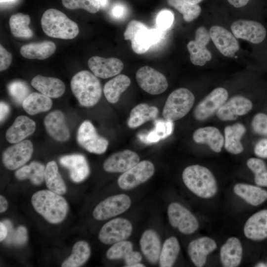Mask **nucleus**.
<instances>
[{"label": "nucleus", "instance_id": "obj_7", "mask_svg": "<svg viewBox=\"0 0 267 267\" xmlns=\"http://www.w3.org/2000/svg\"><path fill=\"white\" fill-rule=\"evenodd\" d=\"M167 213L171 225L183 234H192L199 227L196 218L179 203H171L168 207Z\"/></svg>", "mask_w": 267, "mask_h": 267}, {"label": "nucleus", "instance_id": "obj_27", "mask_svg": "<svg viewBox=\"0 0 267 267\" xmlns=\"http://www.w3.org/2000/svg\"><path fill=\"white\" fill-rule=\"evenodd\" d=\"M243 248L240 241L235 237L229 238L220 249V260L224 267H236L241 263Z\"/></svg>", "mask_w": 267, "mask_h": 267}, {"label": "nucleus", "instance_id": "obj_40", "mask_svg": "<svg viewBox=\"0 0 267 267\" xmlns=\"http://www.w3.org/2000/svg\"><path fill=\"white\" fill-rule=\"evenodd\" d=\"M31 19L27 14L18 13L11 15L9 25L11 32L16 38L29 39L33 35V31L29 27Z\"/></svg>", "mask_w": 267, "mask_h": 267}, {"label": "nucleus", "instance_id": "obj_48", "mask_svg": "<svg viewBox=\"0 0 267 267\" xmlns=\"http://www.w3.org/2000/svg\"><path fill=\"white\" fill-rule=\"evenodd\" d=\"M174 20V16L173 12L167 9H163L157 15L156 23L158 28L164 31L171 27Z\"/></svg>", "mask_w": 267, "mask_h": 267}, {"label": "nucleus", "instance_id": "obj_45", "mask_svg": "<svg viewBox=\"0 0 267 267\" xmlns=\"http://www.w3.org/2000/svg\"><path fill=\"white\" fill-rule=\"evenodd\" d=\"M62 2L68 9L82 8L91 13H96L101 7L97 0H62Z\"/></svg>", "mask_w": 267, "mask_h": 267}, {"label": "nucleus", "instance_id": "obj_38", "mask_svg": "<svg viewBox=\"0 0 267 267\" xmlns=\"http://www.w3.org/2000/svg\"><path fill=\"white\" fill-rule=\"evenodd\" d=\"M90 248L85 241L77 242L73 246L70 256L61 264L62 267H79L84 265L90 255Z\"/></svg>", "mask_w": 267, "mask_h": 267}, {"label": "nucleus", "instance_id": "obj_18", "mask_svg": "<svg viewBox=\"0 0 267 267\" xmlns=\"http://www.w3.org/2000/svg\"><path fill=\"white\" fill-rule=\"evenodd\" d=\"M253 107L252 102L242 96L230 98L219 108L216 114L222 121H234L238 116L246 115Z\"/></svg>", "mask_w": 267, "mask_h": 267}, {"label": "nucleus", "instance_id": "obj_31", "mask_svg": "<svg viewBox=\"0 0 267 267\" xmlns=\"http://www.w3.org/2000/svg\"><path fill=\"white\" fill-rule=\"evenodd\" d=\"M236 195L254 206H259L267 200V191L260 186L238 183L233 187Z\"/></svg>", "mask_w": 267, "mask_h": 267}, {"label": "nucleus", "instance_id": "obj_15", "mask_svg": "<svg viewBox=\"0 0 267 267\" xmlns=\"http://www.w3.org/2000/svg\"><path fill=\"white\" fill-rule=\"evenodd\" d=\"M211 37L209 32L203 26L198 28L195 32V40L187 44L190 53L191 63L195 65L203 66L212 58L210 51L206 45L210 42Z\"/></svg>", "mask_w": 267, "mask_h": 267}, {"label": "nucleus", "instance_id": "obj_56", "mask_svg": "<svg viewBox=\"0 0 267 267\" xmlns=\"http://www.w3.org/2000/svg\"><path fill=\"white\" fill-rule=\"evenodd\" d=\"M7 227L3 222H0V241H2L7 236Z\"/></svg>", "mask_w": 267, "mask_h": 267}, {"label": "nucleus", "instance_id": "obj_1", "mask_svg": "<svg viewBox=\"0 0 267 267\" xmlns=\"http://www.w3.org/2000/svg\"><path fill=\"white\" fill-rule=\"evenodd\" d=\"M31 203L36 211L52 224L63 222L69 210L68 204L65 198L49 189L39 190L34 193Z\"/></svg>", "mask_w": 267, "mask_h": 267}, {"label": "nucleus", "instance_id": "obj_55", "mask_svg": "<svg viewBox=\"0 0 267 267\" xmlns=\"http://www.w3.org/2000/svg\"><path fill=\"white\" fill-rule=\"evenodd\" d=\"M9 112L10 107L8 105L3 101H1L0 103V119L1 122L5 119Z\"/></svg>", "mask_w": 267, "mask_h": 267}, {"label": "nucleus", "instance_id": "obj_59", "mask_svg": "<svg viewBox=\"0 0 267 267\" xmlns=\"http://www.w3.org/2000/svg\"><path fill=\"white\" fill-rule=\"evenodd\" d=\"M183 1L191 4H197L203 0H182Z\"/></svg>", "mask_w": 267, "mask_h": 267}, {"label": "nucleus", "instance_id": "obj_57", "mask_svg": "<svg viewBox=\"0 0 267 267\" xmlns=\"http://www.w3.org/2000/svg\"><path fill=\"white\" fill-rule=\"evenodd\" d=\"M228 2L236 8L241 7L246 5L249 0H227Z\"/></svg>", "mask_w": 267, "mask_h": 267}, {"label": "nucleus", "instance_id": "obj_41", "mask_svg": "<svg viewBox=\"0 0 267 267\" xmlns=\"http://www.w3.org/2000/svg\"><path fill=\"white\" fill-rule=\"evenodd\" d=\"M155 128L150 132L145 137H140L144 142H156L169 136L173 132L174 123L169 120H159L155 122Z\"/></svg>", "mask_w": 267, "mask_h": 267}, {"label": "nucleus", "instance_id": "obj_24", "mask_svg": "<svg viewBox=\"0 0 267 267\" xmlns=\"http://www.w3.org/2000/svg\"><path fill=\"white\" fill-rule=\"evenodd\" d=\"M244 233L248 239L261 241L267 238V209L258 211L246 222Z\"/></svg>", "mask_w": 267, "mask_h": 267}, {"label": "nucleus", "instance_id": "obj_33", "mask_svg": "<svg viewBox=\"0 0 267 267\" xmlns=\"http://www.w3.org/2000/svg\"><path fill=\"white\" fill-rule=\"evenodd\" d=\"M56 50L55 44L50 41L32 43L23 45L20 53L28 59L44 60L49 57Z\"/></svg>", "mask_w": 267, "mask_h": 267}, {"label": "nucleus", "instance_id": "obj_43", "mask_svg": "<svg viewBox=\"0 0 267 267\" xmlns=\"http://www.w3.org/2000/svg\"><path fill=\"white\" fill-rule=\"evenodd\" d=\"M133 243L128 240H123L113 244L106 253V257L111 260H125L133 251Z\"/></svg>", "mask_w": 267, "mask_h": 267}, {"label": "nucleus", "instance_id": "obj_22", "mask_svg": "<svg viewBox=\"0 0 267 267\" xmlns=\"http://www.w3.org/2000/svg\"><path fill=\"white\" fill-rule=\"evenodd\" d=\"M60 164L69 171L70 178L74 182L84 181L90 172L88 161L81 154L65 155L59 159Z\"/></svg>", "mask_w": 267, "mask_h": 267}, {"label": "nucleus", "instance_id": "obj_54", "mask_svg": "<svg viewBox=\"0 0 267 267\" xmlns=\"http://www.w3.org/2000/svg\"><path fill=\"white\" fill-rule=\"evenodd\" d=\"M254 180L258 186L267 187V170L254 174Z\"/></svg>", "mask_w": 267, "mask_h": 267}, {"label": "nucleus", "instance_id": "obj_19", "mask_svg": "<svg viewBox=\"0 0 267 267\" xmlns=\"http://www.w3.org/2000/svg\"><path fill=\"white\" fill-rule=\"evenodd\" d=\"M139 156L136 152L124 150L114 153L104 161L103 167L107 172L124 173L139 162Z\"/></svg>", "mask_w": 267, "mask_h": 267}, {"label": "nucleus", "instance_id": "obj_37", "mask_svg": "<svg viewBox=\"0 0 267 267\" xmlns=\"http://www.w3.org/2000/svg\"><path fill=\"white\" fill-rule=\"evenodd\" d=\"M44 180L48 189L62 195L67 191L66 184L61 176L55 161L48 162L45 168Z\"/></svg>", "mask_w": 267, "mask_h": 267}, {"label": "nucleus", "instance_id": "obj_32", "mask_svg": "<svg viewBox=\"0 0 267 267\" xmlns=\"http://www.w3.org/2000/svg\"><path fill=\"white\" fill-rule=\"evenodd\" d=\"M158 109L146 103H140L131 110L128 126L131 129H135L145 123L155 120L158 114Z\"/></svg>", "mask_w": 267, "mask_h": 267}, {"label": "nucleus", "instance_id": "obj_23", "mask_svg": "<svg viewBox=\"0 0 267 267\" xmlns=\"http://www.w3.org/2000/svg\"><path fill=\"white\" fill-rule=\"evenodd\" d=\"M44 123L47 133L55 140L64 142L69 138V130L64 115L61 111L55 110L48 113L45 117Z\"/></svg>", "mask_w": 267, "mask_h": 267}, {"label": "nucleus", "instance_id": "obj_13", "mask_svg": "<svg viewBox=\"0 0 267 267\" xmlns=\"http://www.w3.org/2000/svg\"><path fill=\"white\" fill-rule=\"evenodd\" d=\"M33 145L29 140H24L6 148L3 152L2 160L8 170H14L22 167L31 158Z\"/></svg>", "mask_w": 267, "mask_h": 267}, {"label": "nucleus", "instance_id": "obj_2", "mask_svg": "<svg viewBox=\"0 0 267 267\" xmlns=\"http://www.w3.org/2000/svg\"><path fill=\"white\" fill-rule=\"evenodd\" d=\"M182 178L187 188L199 197L210 198L218 191L214 176L204 166L193 165L187 167L182 172Z\"/></svg>", "mask_w": 267, "mask_h": 267}, {"label": "nucleus", "instance_id": "obj_11", "mask_svg": "<svg viewBox=\"0 0 267 267\" xmlns=\"http://www.w3.org/2000/svg\"><path fill=\"white\" fill-rule=\"evenodd\" d=\"M133 226L124 218H115L104 224L100 229L98 238L105 244H113L125 240L131 235Z\"/></svg>", "mask_w": 267, "mask_h": 267}, {"label": "nucleus", "instance_id": "obj_60", "mask_svg": "<svg viewBox=\"0 0 267 267\" xmlns=\"http://www.w3.org/2000/svg\"><path fill=\"white\" fill-rule=\"evenodd\" d=\"M99 3L101 7H105L108 3V0H97Z\"/></svg>", "mask_w": 267, "mask_h": 267}, {"label": "nucleus", "instance_id": "obj_36", "mask_svg": "<svg viewBox=\"0 0 267 267\" xmlns=\"http://www.w3.org/2000/svg\"><path fill=\"white\" fill-rule=\"evenodd\" d=\"M45 166L43 164L32 161L28 165L21 167L15 172L19 180L28 179L35 185H41L44 180Z\"/></svg>", "mask_w": 267, "mask_h": 267}, {"label": "nucleus", "instance_id": "obj_10", "mask_svg": "<svg viewBox=\"0 0 267 267\" xmlns=\"http://www.w3.org/2000/svg\"><path fill=\"white\" fill-rule=\"evenodd\" d=\"M131 205V200L125 194L108 197L101 201L94 208L93 216L98 221H104L126 211Z\"/></svg>", "mask_w": 267, "mask_h": 267}, {"label": "nucleus", "instance_id": "obj_3", "mask_svg": "<svg viewBox=\"0 0 267 267\" xmlns=\"http://www.w3.org/2000/svg\"><path fill=\"white\" fill-rule=\"evenodd\" d=\"M71 88L80 104L85 107L94 106L101 96L102 88L99 80L87 70L80 71L72 77Z\"/></svg>", "mask_w": 267, "mask_h": 267}, {"label": "nucleus", "instance_id": "obj_4", "mask_svg": "<svg viewBox=\"0 0 267 267\" xmlns=\"http://www.w3.org/2000/svg\"><path fill=\"white\" fill-rule=\"evenodd\" d=\"M44 33L49 37L61 39H72L79 34L78 25L59 10H46L41 18Z\"/></svg>", "mask_w": 267, "mask_h": 267}, {"label": "nucleus", "instance_id": "obj_17", "mask_svg": "<svg viewBox=\"0 0 267 267\" xmlns=\"http://www.w3.org/2000/svg\"><path fill=\"white\" fill-rule=\"evenodd\" d=\"M211 39L218 50L224 56L231 57L239 48L236 38L222 27L213 26L209 30Z\"/></svg>", "mask_w": 267, "mask_h": 267}, {"label": "nucleus", "instance_id": "obj_42", "mask_svg": "<svg viewBox=\"0 0 267 267\" xmlns=\"http://www.w3.org/2000/svg\"><path fill=\"white\" fill-rule=\"evenodd\" d=\"M168 3L183 15V19L191 22L197 18L201 12L200 6L191 4L182 0H167Z\"/></svg>", "mask_w": 267, "mask_h": 267}, {"label": "nucleus", "instance_id": "obj_61", "mask_svg": "<svg viewBox=\"0 0 267 267\" xmlns=\"http://www.w3.org/2000/svg\"><path fill=\"white\" fill-rule=\"evenodd\" d=\"M256 267H267V265L263 262H260L257 264L256 266Z\"/></svg>", "mask_w": 267, "mask_h": 267}, {"label": "nucleus", "instance_id": "obj_50", "mask_svg": "<svg viewBox=\"0 0 267 267\" xmlns=\"http://www.w3.org/2000/svg\"><path fill=\"white\" fill-rule=\"evenodd\" d=\"M12 60L11 54L2 45L0 46V70L4 71L10 65Z\"/></svg>", "mask_w": 267, "mask_h": 267}, {"label": "nucleus", "instance_id": "obj_62", "mask_svg": "<svg viewBox=\"0 0 267 267\" xmlns=\"http://www.w3.org/2000/svg\"><path fill=\"white\" fill-rule=\"evenodd\" d=\"M0 0L1 3H3V2H8L13 1L15 0Z\"/></svg>", "mask_w": 267, "mask_h": 267}, {"label": "nucleus", "instance_id": "obj_39", "mask_svg": "<svg viewBox=\"0 0 267 267\" xmlns=\"http://www.w3.org/2000/svg\"><path fill=\"white\" fill-rule=\"evenodd\" d=\"M180 249L178 239L174 236L167 238L161 248L159 259L161 267H171L175 263Z\"/></svg>", "mask_w": 267, "mask_h": 267}, {"label": "nucleus", "instance_id": "obj_28", "mask_svg": "<svg viewBox=\"0 0 267 267\" xmlns=\"http://www.w3.org/2000/svg\"><path fill=\"white\" fill-rule=\"evenodd\" d=\"M140 249L149 262L155 264L158 261L161 250V241L157 233L149 229L143 232L139 240Z\"/></svg>", "mask_w": 267, "mask_h": 267}, {"label": "nucleus", "instance_id": "obj_46", "mask_svg": "<svg viewBox=\"0 0 267 267\" xmlns=\"http://www.w3.org/2000/svg\"><path fill=\"white\" fill-rule=\"evenodd\" d=\"M10 95L15 101L21 103L29 94V89L23 82L15 81L11 82L8 87Z\"/></svg>", "mask_w": 267, "mask_h": 267}, {"label": "nucleus", "instance_id": "obj_34", "mask_svg": "<svg viewBox=\"0 0 267 267\" xmlns=\"http://www.w3.org/2000/svg\"><path fill=\"white\" fill-rule=\"evenodd\" d=\"M131 84L130 78L120 74L108 81L103 88V92L107 100L110 103L115 104L119 101L121 94L124 92Z\"/></svg>", "mask_w": 267, "mask_h": 267}, {"label": "nucleus", "instance_id": "obj_20", "mask_svg": "<svg viewBox=\"0 0 267 267\" xmlns=\"http://www.w3.org/2000/svg\"><path fill=\"white\" fill-rule=\"evenodd\" d=\"M88 66L95 76L102 79L118 75L124 68L123 62L118 58H106L97 56L89 59Z\"/></svg>", "mask_w": 267, "mask_h": 267}, {"label": "nucleus", "instance_id": "obj_53", "mask_svg": "<svg viewBox=\"0 0 267 267\" xmlns=\"http://www.w3.org/2000/svg\"><path fill=\"white\" fill-rule=\"evenodd\" d=\"M141 260L142 256L141 254L138 252L133 251L128 257L124 260L126 264L125 267H132L133 265L140 263Z\"/></svg>", "mask_w": 267, "mask_h": 267}, {"label": "nucleus", "instance_id": "obj_30", "mask_svg": "<svg viewBox=\"0 0 267 267\" xmlns=\"http://www.w3.org/2000/svg\"><path fill=\"white\" fill-rule=\"evenodd\" d=\"M246 128L239 123L225 127L224 137V148L228 152L238 154L244 150L241 139L246 133Z\"/></svg>", "mask_w": 267, "mask_h": 267}, {"label": "nucleus", "instance_id": "obj_49", "mask_svg": "<svg viewBox=\"0 0 267 267\" xmlns=\"http://www.w3.org/2000/svg\"><path fill=\"white\" fill-rule=\"evenodd\" d=\"M247 165L254 174L267 170L265 162L260 158H251L249 159L247 161Z\"/></svg>", "mask_w": 267, "mask_h": 267}, {"label": "nucleus", "instance_id": "obj_6", "mask_svg": "<svg viewBox=\"0 0 267 267\" xmlns=\"http://www.w3.org/2000/svg\"><path fill=\"white\" fill-rule=\"evenodd\" d=\"M124 36L125 40L131 41L132 48L137 54L146 52L154 45L152 29L137 20H132L129 23Z\"/></svg>", "mask_w": 267, "mask_h": 267}, {"label": "nucleus", "instance_id": "obj_5", "mask_svg": "<svg viewBox=\"0 0 267 267\" xmlns=\"http://www.w3.org/2000/svg\"><path fill=\"white\" fill-rule=\"evenodd\" d=\"M195 100L193 93L185 88L172 91L164 105L162 115L165 120L173 122L185 116L192 108Z\"/></svg>", "mask_w": 267, "mask_h": 267}, {"label": "nucleus", "instance_id": "obj_21", "mask_svg": "<svg viewBox=\"0 0 267 267\" xmlns=\"http://www.w3.org/2000/svg\"><path fill=\"white\" fill-rule=\"evenodd\" d=\"M216 241L209 237H202L191 241L187 247L188 255L194 265L198 267H203L207 256L216 250Z\"/></svg>", "mask_w": 267, "mask_h": 267}, {"label": "nucleus", "instance_id": "obj_26", "mask_svg": "<svg viewBox=\"0 0 267 267\" xmlns=\"http://www.w3.org/2000/svg\"><path fill=\"white\" fill-rule=\"evenodd\" d=\"M31 85L41 93L50 97L58 98L65 91L64 83L60 79L40 75L34 77Z\"/></svg>", "mask_w": 267, "mask_h": 267}, {"label": "nucleus", "instance_id": "obj_35", "mask_svg": "<svg viewBox=\"0 0 267 267\" xmlns=\"http://www.w3.org/2000/svg\"><path fill=\"white\" fill-rule=\"evenodd\" d=\"M52 105L50 97L38 92L29 94L22 103L24 110L31 115L47 111Z\"/></svg>", "mask_w": 267, "mask_h": 267}, {"label": "nucleus", "instance_id": "obj_8", "mask_svg": "<svg viewBox=\"0 0 267 267\" xmlns=\"http://www.w3.org/2000/svg\"><path fill=\"white\" fill-rule=\"evenodd\" d=\"M78 143L88 152L97 154L104 153L107 150L109 142L100 136L92 124L85 121L80 126L77 135Z\"/></svg>", "mask_w": 267, "mask_h": 267}, {"label": "nucleus", "instance_id": "obj_16", "mask_svg": "<svg viewBox=\"0 0 267 267\" xmlns=\"http://www.w3.org/2000/svg\"><path fill=\"white\" fill-rule=\"evenodd\" d=\"M231 31L237 39H241L255 44L261 43L265 39L266 30L260 23L240 19L232 23Z\"/></svg>", "mask_w": 267, "mask_h": 267}, {"label": "nucleus", "instance_id": "obj_58", "mask_svg": "<svg viewBox=\"0 0 267 267\" xmlns=\"http://www.w3.org/2000/svg\"><path fill=\"white\" fill-rule=\"evenodd\" d=\"M7 200L1 195H0V213L4 212L8 208Z\"/></svg>", "mask_w": 267, "mask_h": 267}, {"label": "nucleus", "instance_id": "obj_9", "mask_svg": "<svg viewBox=\"0 0 267 267\" xmlns=\"http://www.w3.org/2000/svg\"><path fill=\"white\" fill-rule=\"evenodd\" d=\"M154 172L155 167L151 162L141 161L124 172L118 179V184L122 189H131L148 180Z\"/></svg>", "mask_w": 267, "mask_h": 267}, {"label": "nucleus", "instance_id": "obj_47", "mask_svg": "<svg viewBox=\"0 0 267 267\" xmlns=\"http://www.w3.org/2000/svg\"><path fill=\"white\" fill-rule=\"evenodd\" d=\"M251 125L255 133L267 138V115L266 114L263 113L256 114L253 118Z\"/></svg>", "mask_w": 267, "mask_h": 267}, {"label": "nucleus", "instance_id": "obj_14", "mask_svg": "<svg viewBox=\"0 0 267 267\" xmlns=\"http://www.w3.org/2000/svg\"><path fill=\"white\" fill-rule=\"evenodd\" d=\"M228 98L227 91L218 88L213 90L194 109L193 115L198 121H204L217 113Z\"/></svg>", "mask_w": 267, "mask_h": 267}, {"label": "nucleus", "instance_id": "obj_52", "mask_svg": "<svg viewBox=\"0 0 267 267\" xmlns=\"http://www.w3.org/2000/svg\"><path fill=\"white\" fill-rule=\"evenodd\" d=\"M254 151L258 157L267 158V138L259 140L254 147Z\"/></svg>", "mask_w": 267, "mask_h": 267}, {"label": "nucleus", "instance_id": "obj_44", "mask_svg": "<svg viewBox=\"0 0 267 267\" xmlns=\"http://www.w3.org/2000/svg\"><path fill=\"white\" fill-rule=\"evenodd\" d=\"M3 222L8 229L7 243L16 245H22L25 244L28 238L27 230L25 227L19 226L15 230H12V224L10 221L5 220Z\"/></svg>", "mask_w": 267, "mask_h": 267}, {"label": "nucleus", "instance_id": "obj_29", "mask_svg": "<svg viewBox=\"0 0 267 267\" xmlns=\"http://www.w3.org/2000/svg\"><path fill=\"white\" fill-rule=\"evenodd\" d=\"M194 141L207 144L215 152H221L224 144V137L218 129L208 126L197 129L193 134Z\"/></svg>", "mask_w": 267, "mask_h": 267}, {"label": "nucleus", "instance_id": "obj_12", "mask_svg": "<svg viewBox=\"0 0 267 267\" xmlns=\"http://www.w3.org/2000/svg\"><path fill=\"white\" fill-rule=\"evenodd\" d=\"M135 77L140 88L151 94H161L168 87L166 77L148 66L139 68L136 73Z\"/></svg>", "mask_w": 267, "mask_h": 267}, {"label": "nucleus", "instance_id": "obj_25", "mask_svg": "<svg viewBox=\"0 0 267 267\" xmlns=\"http://www.w3.org/2000/svg\"><path fill=\"white\" fill-rule=\"evenodd\" d=\"M36 123L27 116H18L5 133V137L10 143H16L33 134L36 130Z\"/></svg>", "mask_w": 267, "mask_h": 267}, {"label": "nucleus", "instance_id": "obj_63", "mask_svg": "<svg viewBox=\"0 0 267 267\" xmlns=\"http://www.w3.org/2000/svg\"><path fill=\"white\" fill-rule=\"evenodd\" d=\"M266 265H267V264H266Z\"/></svg>", "mask_w": 267, "mask_h": 267}, {"label": "nucleus", "instance_id": "obj_51", "mask_svg": "<svg viewBox=\"0 0 267 267\" xmlns=\"http://www.w3.org/2000/svg\"><path fill=\"white\" fill-rule=\"evenodd\" d=\"M128 12V9L125 5L122 3H116L112 7L110 15L115 19L121 20L124 18Z\"/></svg>", "mask_w": 267, "mask_h": 267}]
</instances>
